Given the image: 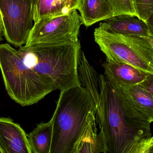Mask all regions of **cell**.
Returning <instances> with one entry per match:
<instances>
[{"mask_svg": "<svg viewBox=\"0 0 153 153\" xmlns=\"http://www.w3.org/2000/svg\"><path fill=\"white\" fill-rule=\"evenodd\" d=\"M0 148L3 153H33L27 135L10 118H0Z\"/></svg>", "mask_w": 153, "mask_h": 153, "instance_id": "obj_8", "label": "cell"}, {"mask_svg": "<svg viewBox=\"0 0 153 153\" xmlns=\"http://www.w3.org/2000/svg\"><path fill=\"white\" fill-rule=\"evenodd\" d=\"M80 41L75 44L49 46L19 48L33 53L36 57L34 70L50 79L61 92L82 85L78 65L81 52Z\"/></svg>", "mask_w": 153, "mask_h": 153, "instance_id": "obj_4", "label": "cell"}, {"mask_svg": "<svg viewBox=\"0 0 153 153\" xmlns=\"http://www.w3.org/2000/svg\"><path fill=\"white\" fill-rule=\"evenodd\" d=\"M2 34H3V24L1 14H0V43L3 40V39L2 37Z\"/></svg>", "mask_w": 153, "mask_h": 153, "instance_id": "obj_22", "label": "cell"}, {"mask_svg": "<svg viewBox=\"0 0 153 153\" xmlns=\"http://www.w3.org/2000/svg\"><path fill=\"white\" fill-rule=\"evenodd\" d=\"M94 35L107 62L127 64L153 74V48L148 39L113 33L100 26Z\"/></svg>", "mask_w": 153, "mask_h": 153, "instance_id": "obj_5", "label": "cell"}, {"mask_svg": "<svg viewBox=\"0 0 153 153\" xmlns=\"http://www.w3.org/2000/svg\"><path fill=\"white\" fill-rule=\"evenodd\" d=\"M35 0H0V14L6 40L16 47L26 45L33 28Z\"/></svg>", "mask_w": 153, "mask_h": 153, "instance_id": "obj_7", "label": "cell"}, {"mask_svg": "<svg viewBox=\"0 0 153 153\" xmlns=\"http://www.w3.org/2000/svg\"><path fill=\"white\" fill-rule=\"evenodd\" d=\"M149 39V42H150V44H151V45H152L153 48V39Z\"/></svg>", "mask_w": 153, "mask_h": 153, "instance_id": "obj_23", "label": "cell"}, {"mask_svg": "<svg viewBox=\"0 0 153 153\" xmlns=\"http://www.w3.org/2000/svg\"><path fill=\"white\" fill-rule=\"evenodd\" d=\"M115 16L127 14L136 17L133 0H110Z\"/></svg>", "mask_w": 153, "mask_h": 153, "instance_id": "obj_17", "label": "cell"}, {"mask_svg": "<svg viewBox=\"0 0 153 153\" xmlns=\"http://www.w3.org/2000/svg\"><path fill=\"white\" fill-rule=\"evenodd\" d=\"M149 153H153V145L150 148V150H149Z\"/></svg>", "mask_w": 153, "mask_h": 153, "instance_id": "obj_24", "label": "cell"}, {"mask_svg": "<svg viewBox=\"0 0 153 153\" xmlns=\"http://www.w3.org/2000/svg\"><path fill=\"white\" fill-rule=\"evenodd\" d=\"M53 134L52 119L47 123L38 124L27 135L33 153H50Z\"/></svg>", "mask_w": 153, "mask_h": 153, "instance_id": "obj_16", "label": "cell"}, {"mask_svg": "<svg viewBox=\"0 0 153 153\" xmlns=\"http://www.w3.org/2000/svg\"><path fill=\"white\" fill-rule=\"evenodd\" d=\"M0 70L8 95L22 107L36 104L57 90L27 62L23 53L8 44L0 45Z\"/></svg>", "mask_w": 153, "mask_h": 153, "instance_id": "obj_3", "label": "cell"}, {"mask_svg": "<svg viewBox=\"0 0 153 153\" xmlns=\"http://www.w3.org/2000/svg\"><path fill=\"white\" fill-rule=\"evenodd\" d=\"M116 89L123 94L137 111L147 118L151 123L153 122V96L151 94L139 84Z\"/></svg>", "mask_w": 153, "mask_h": 153, "instance_id": "obj_14", "label": "cell"}, {"mask_svg": "<svg viewBox=\"0 0 153 153\" xmlns=\"http://www.w3.org/2000/svg\"><path fill=\"white\" fill-rule=\"evenodd\" d=\"M139 85L153 96V74H149L148 76Z\"/></svg>", "mask_w": 153, "mask_h": 153, "instance_id": "obj_20", "label": "cell"}, {"mask_svg": "<svg viewBox=\"0 0 153 153\" xmlns=\"http://www.w3.org/2000/svg\"><path fill=\"white\" fill-rule=\"evenodd\" d=\"M78 10L82 24L87 27L115 16L110 0H82Z\"/></svg>", "mask_w": 153, "mask_h": 153, "instance_id": "obj_13", "label": "cell"}, {"mask_svg": "<svg viewBox=\"0 0 153 153\" xmlns=\"http://www.w3.org/2000/svg\"><path fill=\"white\" fill-rule=\"evenodd\" d=\"M146 22L148 30H149L150 39H153V12L148 18V19Z\"/></svg>", "mask_w": 153, "mask_h": 153, "instance_id": "obj_21", "label": "cell"}, {"mask_svg": "<svg viewBox=\"0 0 153 153\" xmlns=\"http://www.w3.org/2000/svg\"><path fill=\"white\" fill-rule=\"evenodd\" d=\"M82 24L76 10L53 18L41 19L34 23L25 47L70 45L77 43Z\"/></svg>", "mask_w": 153, "mask_h": 153, "instance_id": "obj_6", "label": "cell"}, {"mask_svg": "<svg viewBox=\"0 0 153 153\" xmlns=\"http://www.w3.org/2000/svg\"><path fill=\"white\" fill-rule=\"evenodd\" d=\"M104 75L115 88H127L139 84L149 74L130 65L106 61L102 64Z\"/></svg>", "mask_w": 153, "mask_h": 153, "instance_id": "obj_9", "label": "cell"}, {"mask_svg": "<svg viewBox=\"0 0 153 153\" xmlns=\"http://www.w3.org/2000/svg\"><path fill=\"white\" fill-rule=\"evenodd\" d=\"M95 111L89 113L75 153H107L106 140L101 130L97 133Z\"/></svg>", "mask_w": 153, "mask_h": 153, "instance_id": "obj_12", "label": "cell"}, {"mask_svg": "<svg viewBox=\"0 0 153 153\" xmlns=\"http://www.w3.org/2000/svg\"><path fill=\"white\" fill-rule=\"evenodd\" d=\"M78 72L80 82L83 84L82 86L91 94L97 107L100 95L99 76L82 51L79 56Z\"/></svg>", "mask_w": 153, "mask_h": 153, "instance_id": "obj_15", "label": "cell"}, {"mask_svg": "<svg viewBox=\"0 0 153 153\" xmlns=\"http://www.w3.org/2000/svg\"><path fill=\"white\" fill-rule=\"evenodd\" d=\"M153 145V136L140 140L133 148L130 153H149Z\"/></svg>", "mask_w": 153, "mask_h": 153, "instance_id": "obj_19", "label": "cell"}, {"mask_svg": "<svg viewBox=\"0 0 153 153\" xmlns=\"http://www.w3.org/2000/svg\"><path fill=\"white\" fill-rule=\"evenodd\" d=\"M136 17L146 22L153 12V0H133Z\"/></svg>", "mask_w": 153, "mask_h": 153, "instance_id": "obj_18", "label": "cell"}, {"mask_svg": "<svg viewBox=\"0 0 153 153\" xmlns=\"http://www.w3.org/2000/svg\"><path fill=\"white\" fill-rule=\"evenodd\" d=\"M104 22H101L100 27L117 34L150 39L146 22L137 17L127 14L113 16Z\"/></svg>", "mask_w": 153, "mask_h": 153, "instance_id": "obj_10", "label": "cell"}, {"mask_svg": "<svg viewBox=\"0 0 153 153\" xmlns=\"http://www.w3.org/2000/svg\"><path fill=\"white\" fill-rule=\"evenodd\" d=\"M0 153H3L1 151V148H0Z\"/></svg>", "mask_w": 153, "mask_h": 153, "instance_id": "obj_25", "label": "cell"}, {"mask_svg": "<svg viewBox=\"0 0 153 153\" xmlns=\"http://www.w3.org/2000/svg\"><path fill=\"white\" fill-rule=\"evenodd\" d=\"M96 106L82 85L61 92L52 117L53 134L50 153H75L90 112Z\"/></svg>", "mask_w": 153, "mask_h": 153, "instance_id": "obj_2", "label": "cell"}, {"mask_svg": "<svg viewBox=\"0 0 153 153\" xmlns=\"http://www.w3.org/2000/svg\"><path fill=\"white\" fill-rule=\"evenodd\" d=\"M99 80L100 95L95 119L105 137L107 153H130L140 140L152 136L151 122L105 75H99Z\"/></svg>", "mask_w": 153, "mask_h": 153, "instance_id": "obj_1", "label": "cell"}, {"mask_svg": "<svg viewBox=\"0 0 153 153\" xmlns=\"http://www.w3.org/2000/svg\"><path fill=\"white\" fill-rule=\"evenodd\" d=\"M82 0H35L33 6L34 23L39 20L66 15L79 10Z\"/></svg>", "mask_w": 153, "mask_h": 153, "instance_id": "obj_11", "label": "cell"}]
</instances>
